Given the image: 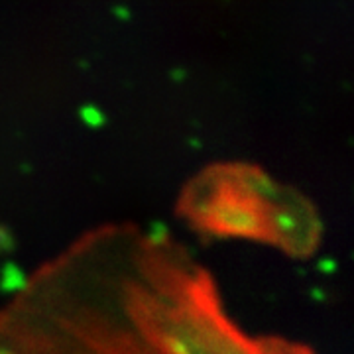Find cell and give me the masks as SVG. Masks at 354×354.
<instances>
[{"label":"cell","instance_id":"cell-1","mask_svg":"<svg viewBox=\"0 0 354 354\" xmlns=\"http://www.w3.org/2000/svg\"><path fill=\"white\" fill-rule=\"evenodd\" d=\"M191 264L167 236L91 232L0 311V354H176V305Z\"/></svg>","mask_w":354,"mask_h":354},{"label":"cell","instance_id":"cell-2","mask_svg":"<svg viewBox=\"0 0 354 354\" xmlns=\"http://www.w3.org/2000/svg\"><path fill=\"white\" fill-rule=\"evenodd\" d=\"M179 213L195 230L309 254L319 242L315 211L299 193L246 164H216L185 185Z\"/></svg>","mask_w":354,"mask_h":354}]
</instances>
